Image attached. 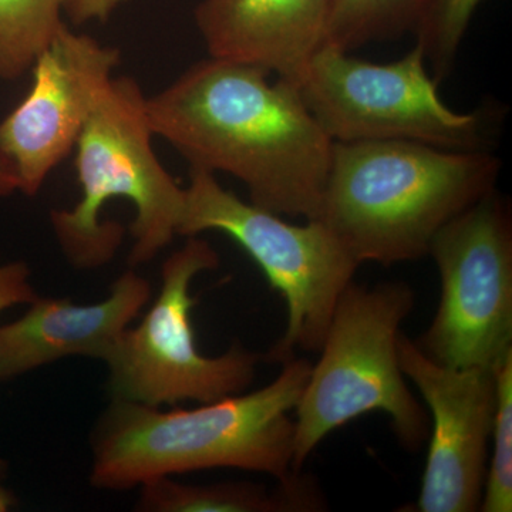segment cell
Returning a JSON list of instances; mask_svg holds the SVG:
<instances>
[{
	"label": "cell",
	"instance_id": "e0dca14e",
	"mask_svg": "<svg viewBox=\"0 0 512 512\" xmlns=\"http://www.w3.org/2000/svg\"><path fill=\"white\" fill-rule=\"evenodd\" d=\"M483 0H420L412 33L437 83L447 79L468 26Z\"/></svg>",
	"mask_w": 512,
	"mask_h": 512
},
{
	"label": "cell",
	"instance_id": "7a4b0ae2",
	"mask_svg": "<svg viewBox=\"0 0 512 512\" xmlns=\"http://www.w3.org/2000/svg\"><path fill=\"white\" fill-rule=\"evenodd\" d=\"M312 363L292 357L278 377L249 394H232L197 409L114 400L92 436L90 481L128 490L174 474L232 467L281 480L293 470L295 412Z\"/></svg>",
	"mask_w": 512,
	"mask_h": 512
},
{
	"label": "cell",
	"instance_id": "4fadbf2b",
	"mask_svg": "<svg viewBox=\"0 0 512 512\" xmlns=\"http://www.w3.org/2000/svg\"><path fill=\"white\" fill-rule=\"evenodd\" d=\"M150 295L147 279L127 271L93 305L35 299L26 315L0 326V383L67 356L106 360Z\"/></svg>",
	"mask_w": 512,
	"mask_h": 512
},
{
	"label": "cell",
	"instance_id": "30bf717a",
	"mask_svg": "<svg viewBox=\"0 0 512 512\" xmlns=\"http://www.w3.org/2000/svg\"><path fill=\"white\" fill-rule=\"evenodd\" d=\"M120 59L117 47L66 25L37 56L29 93L0 121V150L15 165L20 192L36 195L74 150Z\"/></svg>",
	"mask_w": 512,
	"mask_h": 512
},
{
	"label": "cell",
	"instance_id": "3957f363",
	"mask_svg": "<svg viewBox=\"0 0 512 512\" xmlns=\"http://www.w3.org/2000/svg\"><path fill=\"white\" fill-rule=\"evenodd\" d=\"M500 170V158L487 150L333 143L316 220L360 265L417 261L444 225L497 190Z\"/></svg>",
	"mask_w": 512,
	"mask_h": 512
},
{
	"label": "cell",
	"instance_id": "6da1fadb",
	"mask_svg": "<svg viewBox=\"0 0 512 512\" xmlns=\"http://www.w3.org/2000/svg\"><path fill=\"white\" fill-rule=\"evenodd\" d=\"M268 77L211 56L192 64L147 97L151 130L190 168L237 178L256 207L316 220L333 141L292 83Z\"/></svg>",
	"mask_w": 512,
	"mask_h": 512
},
{
	"label": "cell",
	"instance_id": "277c9868",
	"mask_svg": "<svg viewBox=\"0 0 512 512\" xmlns=\"http://www.w3.org/2000/svg\"><path fill=\"white\" fill-rule=\"evenodd\" d=\"M147 97L131 77H113L109 89L77 140V180L82 197L72 210L52 211L50 222L64 256L77 269H97L111 261L124 229L101 222L107 202H133L130 264H146L178 235L185 188L165 170L153 148Z\"/></svg>",
	"mask_w": 512,
	"mask_h": 512
},
{
	"label": "cell",
	"instance_id": "7402d4cb",
	"mask_svg": "<svg viewBox=\"0 0 512 512\" xmlns=\"http://www.w3.org/2000/svg\"><path fill=\"white\" fill-rule=\"evenodd\" d=\"M3 476H5V463L0 460V512L9 511L16 504L15 495L2 484Z\"/></svg>",
	"mask_w": 512,
	"mask_h": 512
},
{
	"label": "cell",
	"instance_id": "d6986e66",
	"mask_svg": "<svg viewBox=\"0 0 512 512\" xmlns=\"http://www.w3.org/2000/svg\"><path fill=\"white\" fill-rule=\"evenodd\" d=\"M39 295L30 284L29 266L25 262L0 264V312L10 306L32 303Z\"/></svg>",
	"mask_w": 512,
	"mask_h": 512
},
{
	"label": "cell",
	"instance_id": "ba28073f",
	"mask_svg": "<svg viewBox=\"0 0 512 512\" xmlns=\"http://www.w3.org/2000/svg\"><path fill=\"white\" fill-rule=\"evenodd\" d=\"M220 265L204 239L188 237L165 259L161 289L137 328L126 329L104 362L114 400L160 407L181 402L210 403L248 389L261 356L231 346L224 355H201L195 342L190 295L195 276Z\"/></svg>",
	"mask_w": 512,
	"mask_h": 512
},
{
	"label": "cell",
	"instance_id": "9c48e42d",
	"mask_svg": "<svg viewBox=\"0 0 512 512\" xmlns=\"http://www.w3.org/2000/svg\"><path fill=\"white\" fill-rule=\"evenodd\" d=\"M441 296L417 348L454 369L494 370L512 353L511 210L497 190L437 232Z\"/></svg>",
	"mask_w": 512,
	"mask_h": 512
},
{
	"label": "cell",
	"instance_id": "ffe728a7",
	"mask_svg": "<svg viewBox=\"0 0 512 512\" xmlns=\"http://www.w3.org/2000/svg\"><path fill=\"white\" fill-rule=\"evenodd\" d=\"M130 0H63V13L74 25L87 22H106Z\"/></svg>",
	"mask_w": 512,
	"mask_h": 512
},
{
	"label": "cell",
	"instance_id": "5b68a950",
	"mask_svg": "<svg viewBox=\"0 0 512 512\" xmlns=\"http://www.w3.org/2000/svg\"><path fill=\"white\" fill-rule=\"evenodd\" d=\"M414 305L416 295L404 282L352 284L340 296L293 412V470H302L332 431L372 412L389 416L404 450L423 446L430 420L399 362L400 326Z\"/></svg>",
	"mask_w": 512,
	"mask_h": 512
},
{
	"label": "cell",
	"instance_id": "52a82bcc",
	"mask_svg": "<svg viewBox=\"0 0 512 512\" xmlns=\"http://www.w3.org/2000/svg\"><path fill=\"white\" fill-rule=\"evenodd\" d=\"M293 86L333 143L397 140L487 150L484 113H457L441 100L419 45L379 64L326 43Z\"/></svg>",
	"mask_w": 512,
	"mask_h": 512
},
{
	"label": "cell",
	"instance_id": "44dd1931",
	"mask_svg": "<svg viewBox=\"0 0 512 512\" xmlns=\"http://www.w3.org/2000/svg\"><path fill=\"white\" fill-rule=\"evenodd\" d=\"M16 191H19V178L15 165L0 150V200L10 197Z\"/></svg>",
	"mask_w": 512,
	"mask_h": 512
},
{
	"label": "cell",
	"instance_id": "2e32d148",
	"mask_svg": "<svg viewBox=\"0 0 512 512\" xmlns=\"http://www.w3.org/2000/svg\"><path fill=\"white\" fill-rule=\"evenodd\" d=\"M420 0H332L326 43L350 50L412 32Z\"/></svg>",
	"mask_w": 512,
	"mask_h": 512
},
{
	"label": "cell",
	"instance_id": "8fae6325",
	"mask_svg": "<svg viewBox=\"0 0 512 512\" xmlns=\"http://www.w3.org/2000/svg\"><path fill=\"white\" fill-rule=\"evenodd\" d=\"M399 362L433 421L420 494L412 511H480L497 406L493 370L440 365L403 333Z\"/></svg>",
	"mask_w": 512,
	"mask_h": 512
},
{
	"label": "cell",
	"instance_id": "8992f818",
	"mask_svg": "<svg viewBox=\"0 0 512 512\" xmlns=\"http://www.w3.org/2000/svg\"><path fill=\"white\" fill-rule=\"evenodd\" d=\"M207 231L234 239L285 299L286 329L266 362L282 365L298 349L319 352L340 296L360 266L333 232L318 220L302 225L282 220L225 190L210 171L190 168L178 235Z\"/></svg>",
	"mask_w": 512,
	"mask_h": 512
},
{
	"label": "cell",
	"instance_id": "ac0fdd59",
	"mask_svg": "<svg viewBox=\"0 0 512 512\" xmlns=\"http://www.w3.org/2000/svg\"><path fill=\"white\" fill-rule=\"evenodd\" d=\"M497 406L493 421V457L485 474L480 511H512V353L493 370Z\"/></svg>",
	"mask_w": 512,
	"mask_h": 512
},
{
	"label": "cell",
	"instance_id": "5bb4252c",
	"mask_svg": "<svg viewBox=\"0 0 512 512\" xmlns=\"http://www.w3.org/2000/svg\"><path fill=\"white\" fill-rule=\"evenodd\" d=\"M274 488L249 481L183 484L160 477L141 485V512H316L326 508L315 478L292 471Z\"/></svg>",
	"mask_w": 512,
	"mask_h": 512
},
{
	"label": "cell",
	"instance_id": "7c38bea8",
	"mask_svg": "<svg viewBox=\"0 0 512 512\" xmlns=\"http://www.w3.org/2000/svg\"><path fill=\"white\" fill-rule=\"evenodd\" d=\"M332 0H202L195 25L215 59L295 83L326 45Z\"/></svg>",
	"mask_w": 512,
	"mask_h": 512
},
{
	"label": "cell",
	"instance_id": "9a60e30c",
	"mask_svg": "<svg viewBox=\"0 0 512 512\" xmlns=\"http://www.w3.org/2000/svg\"><path fill=\"white\" fill-rule=\"evenodd\" d=\"M63 0H0V79L18 80L64 25Z\"/></svg>",
	"mask_w": 512,
	"mask_h": 512
}]
</instances>
